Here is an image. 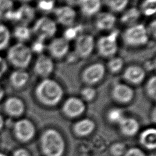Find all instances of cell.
Masks as SVG:
<instances>
[{"label": "cell", "mask_w": 156, "mask_h": 156, "mask_svg": "<svg viewBox=\"0 0 156 156\" xmlns=\"http://www.w3.org/2000/svg\"><path fill=\"white\" fill-rule=\"evenodd\" d=\"M129 0H102L103 2L111 11L120 12L127 7Z\"/></svg>", "instance_id": "obj_27"}, {"label": "cell", "mask_w": 156, "mask_h": 156, "mask_svg": "<svg viewBox=\"0 0 156 156\" xmlns=\"http://www.w3.org/2000/svg\"><path fill=\"white\" fill-rule=\"evenodd\" d=\"M17 1H20V2H21L24 3V4H27V2H29L31 1L32 0H17Z\"/></svg>", "instance_id": "obj_46"}, {"label": "cell", "mask_w": 156, "mask_h": 156, "mask_svg": "<svg viewBox=\"0 0 156 156\" xmlns=\"http://www.w3.org/2000/svg\"><path fill=\"white\" fill-rule=\"evenodd\" d=\"M83 30V26L81 24L76 26H69L64 32L63 38H64L68 41L76 40V38L80 35L81 32Z\"/></svg>", "instance_id": "obj_29"}, {"label": "cell", "mask_w": 156, "mask_h": 156, "mask_svg": "<svg viewBox=\"0 0 156 156\" xmlns=\"http://www.w3.org/2000/svg\"><path fill=\"white\" fill-rule=\"evenodd\" d=\"M31 30L37 38L45 41L55 35L57 30V23L51 18L42 16L35 22Z\"/></svg>", "instance_id": "obj_6"}, {"label": "cell", "mask_w": 156, "mask_h": 156, "mask_svg": "<svg viewBox=\"0 0 156 156\" xmlns=\"http://www.w3.org/2000/svg\"><path fill=\"white\" fill-rule=\"evenodd\" d=\"M112 94L116 101L121 103H127L132 99L134 91L126 83H117L112 88Z\"/></svg>", "instance_id": "obj_15"}, {"label": "cell", "mask_w": 156, "mask_h": 156, "mask_svg": "<svg viewBox=\"0 0 156 156\" xmlns=\"http://www.w3.org/2000/svg\"><path fill=\"white\" fill-rule=\"evenodd\" d=\"M116 23L115 15L111 12H100L97 14L95 20V26L99 30L105 31L112 30Z\"/></svg>", "instance_id": "obj_17"}, {"label": "cell", "mask_w": 156, "mask_h": 156, "mask_svg": "<svg viewBox=\"0 0 156 156\" xmlns=\"http://www.w3.org/2000/svg\"><path fill=\"white\" fill-rule=\"evenodd\" d=\"M8 62L16 69L26 68L32 58L30 48L24 43H17L12 46L7 54Z\"/></svg>", "instance_id": "obj_2"}, {"label": "cell", "mask_w": 156, "mask_h": 156, "mask_svg": "<svg viewBox=\"0 0 156 156\" xmlns=\"http://www.w3.org/2000/svg\"><path fill=\"white\" fill-rule=\"evenodd\" d=\"M69 41L62 37L53 38L48 46V50L51 57L60 59L68 54Z\"/></svg>", "instance_id": "obj_12"}, {"label": "cell", "mask_w": 156, "mask_h": 156, "mask_svg": "<svg viewBox=\"0 0 156 156\" xmlns=\"http://www.w3.org/2000/svg\"><path fill=\"white\" fill-rule=\"evenodd\" d=\"M108 117L111 122L118 123H119L121 120L124 118L122 110L119 108L112 109L108 112Z\"/></svg>", "instance_id": "obj_35"}, {"label": "cell", "mask_w": 156, "mask_h": 156, "mask_svg": "<svg viewBox=\"0 0 156 156\" xmlns=\"http://www.w3.org/2000/svg\"><path fill=\"white\" fill-rule=\"evenodd\" d=\"M55 0H38L37 2V9L43 13H48L54 9Z\"/></svg>", "instance_id": "obj_33"}, {"label": "cell", "mask_w": 156, "mask_h": 156, "mask_svg": "<svg viewBox=\"0 0 156 156\" xmlns=\"http://www.w3.org/2000/svg\"><path fill=\"white\" fill-rule=\"evenodd\" d=\"M53 12L58 23L68 27L73 25L77 16L75 10L68 5H63L54 8Z\"/></svg>", "instance_id": "obj_13"}, {"label": "cell", "mask_w": 156, "mask_h": 156, "mask_svg": "<svg viewBox=\"0 0 156 156\" xmlns=\"http://www.w3.org/2000/svg\"><path fill=\"white\" fill-rule=\"evenodd\" d=\"M4 110L5 113L11 117H18L24 111V104L23 101L17 97H10L4 103Z\"/></svg>", "instance_id": "obj_16"}, {"label": "cell", "mask_w": 156, "mask_h": 156, "mask_svg": "<svg viewBox=\"0 0 156 156\" xmlns=\"http://www.w3.org/2000/svg\"><path fill=\"white\" fill-rule=\"evenodd\" d=\"M102 4V0H80L79 7L84 16L90 17L99 13Z\"/></svg>", "instance_id": "obj_19"}, {"label": "cell", "mask_w": 156, "mask_h": 156, "mask_svg": "<svg viewBox=\"0 0 156 156\" xmlns=\"http://www.w3.org/2000/svg\"><path fill=\"white\" fill-rule=\"evenodd\" d=\"M13 34L19 43H24L30 38L32 32L31 29H30L28 26L18 24L14 28Z\"/></svg>", "instance_id": "obj_24"}, {"label": "cell", "mask_w": 156, "mask_h": 156, "mask_svg": "<svg viewBox=\"0 0 156 156\" xmlns=\"http://www.w3.org/2000/svg\"><path fill=\"white\" fill-rule=\"evenodd\" d=\"M145 90L147 94L152 99H155L156 98V76L150 77L145 85Z\"/></svg>", "instance_id": "obj_32"}, {"label": "cell", "mask_w": 156, "mask_h": 156, "mask_svg": "<svg viewBox=\"0 0 156 156\" xmlns=\"http://www.w3.org/2000/svg\"><path fill=\"white\" fill-rule=\"evenodd\" d=\"M15 137L20 141L27 142L34 135L35 128L33 124L27 119L17 121L13 126Z\"/></svg>", "instance_id": "obj_10"}, {"label": "cell", "mask_w": 156, "mask_h": 156, "mask_svg": "<svg viewBox=\"0 0 156 156\" xmlns=\"http://www.w3.org/2000/svg\"><path fill=\"white\" fill-rule=\"evenodd\" d=\"M119 124L123 133L127 135H134L139 129L138 122L132 118H124Z\"/></svg>", "instance_id": "obj_22"}, {"label": "cell", "mask_w": 156, "mask_h": 156, "mask_svg": "<svg viewBox=\"0 0 156 156\" xmlns=\"http://www.w3.org/2000/svg\"><path fill=\"white\" fill-rule=\"evenodd\" d=\"M41 146L47 156H61L64 151V141L60 134L55 130L49 129L41 137Z\"/></svg>", "instance_id": "obj_3"}, {"label": "cell", "mask_w": 156, "mask_h": 156, "mask_svg": "<svg viewBox=\"0 0 156 156\" xmlns=\"http://www.w3.org/2000/svg\"><path fill=\"white\" fill-rule=\"evenodd\" d=\"M29 74L23 69H16L9 76L11 85L15 88H21L29 82Z\"/></svg>", "instance_id": "obj_20"}, {"label": "cell", "mask_w": 156, "mask_h": 156, "mask_svg": "<svg viewBox=\"0 0 156 156\" xmlns=\"http://www.w3.org/2000/svg\"><path fill=\"white\" fill-rule=\"evenodd\" d=\"M147 34L149 36V35H151L154 38L155 37V32H156V24H155V21L153 20L150 24L147 29Z\"/></svg>", "instance_id": "obj_40"}, {"label": "cell", "mask_w": 156, "mask_h": 156, "mask_svg": "<svg viewBox=\"0 0 156 156\" xmlns=\"http://www.w3.org/2000/svg\"><path fill=\"white\" fill-rule=\"evenodd\" d=\"M35 15L34 8L27 4H23L16 9H14L10 21L17 23L18 24L27 26L33 21Z\"/></svg>", "instance_id": "obj_9"}, {"label": "cell", "mask_w": 156, "mask_h": 156, "mask_svg": "<svg viewBox=\"0 0 156 156\" xmlns=\"http://www.w3.org/2000/svg\"><path fill=\"white\" fill-rule=\"evenodd\" d=\"M106 68L100 62L93 63L85 67L81 73V79L83 83L91 86L102 80L105 74Z\"/></svg>", "instance_id": "obj_7"}, {"label": "cell", "mask_w": 156, "mask_h": 156, "mask_svg": "<svg viewBox=\"0 0 156 156\" xmlns=\"http://www.w3.org/2000/svg\"><path fill=\"white\" fill-rule=\"evenodd\" d=\"M125 151V147L123 144L121 143H117L113 145L112 147V153L116 156L121 155L124 153Z\"/></svg>", "instance_id": "obj_37"}, {"label": "cell", "mask_w": 156, "mask_h": 156, "mask_svg": "<svg viewBox=\"0 0 156 156\" xmlns=\"http://www.w3.org/2000/svg\"><path fill=\"white\" fill-rule=\"evenodd\" d=\"M146 77V71L138 65L127 66L122 73V78L127 83L138 85L143 82Z\"/></svg>", "instance_id": "obj_14"}, {"label": "cell", "mask_w": 156, "mask_h": 156, "mask_svg": "<svg viewBox=\"0 0 156 156\" xmlns=\"http://www.w3.org/2000/svg\"><path fill=\"white\" fill-rule=\"evenodd\" d=\"M80 0H65V2L67 4V5L73 7L76 6H79Z\"/></svg>", "instance_id": "obj_42"}, {"label": "cell", "mask_w": 156, "mask_h": 156, "mask_svg": "<svg viewBox=\"0 0 156 156\" xmlns=\"http://www.w3.org/2000/svg\"><path fill=\"white\" fill-rule=\"evenodd\" d=\"M124 65V60L120 57L113 56L109 58L107 68L112 73H118L121 71Z\"/></svg>", "instance_id": "obj_31"}, {"label": "cell", "mask_w": 156, "mask_h": 156, "mask_svg": "<svg viewBox=\"0 0 156 156\" xmlns=\"http://www.w3.org/2000/svg\"><path fill=\"white\" fill-rule=\"evenodd\" d=\"M5 94V91L4 88H2V87L0 85V101L4 98Z\"/></svg>", "instance_id": "obj_45"}, {"label": "cell", "mask_w": 156, "mask_h": 156, "mask_svg": "<svg viewBox=\"0 0 156 156\" xmlns=\"http://www.w3.org/2000/svg\"><path fill=\"white\" fill-rule=\"evenodd\" d=\"M122 38L125 44L132 47H138L147 44L149 36L146 26L143 24L137 23L128 27L123 32Z\"/></svg>", "instance_id": "obj_4"}, {"label": "cell", "mask_w": 156, "mask_h": 156, "mask_svg": "<svg viewBox=\"0 0 156 156\" xmlns=\"http://www.w3.org/2000/svg\"><path fill=\"white\" fill-rule=\"evenodd\" d=\"M35 93L41 103L47 105H55L61 101L63 95V90L57 81L46 78L37 85Z\"/></svg>", "instance_id": "obj_1"}, {"label": "cell", "mask_w": 156, "mask_h": 156, "mask_svg": "<svg viewBox=\"0 0 156 156\" xmlns=\"http://www.w3.org/2000/svg\"><path fill=\"white\" fill-rule=\"evenodd\" d=\"M80 93L82 98L84 99L87 101H91L95 98L96 94V90L92 87L87 86L86 87H84Z\"/></svg>", "instance_id": "obj_36"}, {"label": "cell", "mask_w": 156, "mask_h": 156, "mask_svg": "<svg viewBox=\"0 0 156 156\" xmlns=\"http://www.w3.org/2000/svg\"><path fill=\"white\" fill-rule=\"evenodd\" d=\"M13 156H30L29 152L24 149H18L13 152Z\"/></svg>", "instance_id": "obj_41"}, {"label": "cell", "mask_w": 156, "mask_h": 156, "mask_svg": "<svg viewBox=\"0 0 156 156\" xmlns=\"http://www.w3.org/2000/svg\"><path fill=\"white\" fill-rule=\"evenodd\" d=\"M119 34L118 30H113L107 35L100 37L97 43L96 48L98 54L105 58H111L115 56L118 51L117 38Z\"/></svg>", "instance_id": "obj_5"}, {"label": "cell", "mask_w": 156, "mask_h": 156, "mask_svg": "<svg viewBox=\"0 0 156 156\" xmlns=\"http://www.w3.org/2000/svg\"><path fill=\"white\" fill-rule=\"evenodd\" d=\"M4 119L3 116L0 115V131L3 129L4 126Z\"/></svg>", "instance_id": "obj_44"}, {"label": "cell", "mask_w": 156, "mask_h": 156, "mask_svg": "<svg viewBox=\"0 0 156 156\" xmlns=\"http://www.w3.org/2000/svg\"><path fill=\"white\" fill-rule=\"evenodd\" d=\"M0 156H7V155L2 152H0Z\"/></svg>", "instance_id": "obj_47"}, {"label": "cell", "mask_w": 156, "mask_h": 156, "mask_svg": "<svg viewBox=\"0 0 156 156\" xmlns=\"http://www.w3.org/2000/svg\"><path fill=\"white\" fill-rule=\"evenodd\" d=\"M95 41L90 34H80L75 40L74 52L79 58L88 57L94 50Z\"/></svg>", "instance_id": "obj_8"}, {"label": "cell", "mask_w": 156, "mask_h": 156, "mask_svg": "<svg viewBox=\"0 0 156 156\" xmlns=\"http://www.w3.org/2000/svg\"><path fill=\"white\" fill-rule=\"evenodd\" d=\"M30 48L32 53L34 52L38 55L42 54L46 48L44 40L40 38H37V40L32 43L31 48Z\"/></svg>", "instance_id": "obj_34"}, {"label": "cell", "mask_w": 156, "mask_h": 156, "mask_svg": "<svg viewBox=\"0 0 156 156\" xmlns=\"http://www.w3.org/2000/svg\"><path fill=\"white\" fill-rule=\"evenodd\" d=\"M94 127V124L93 121L89 119H84L75 124L74 130L78 135L84 136L91 133Z\"/></svg>", "instance_id": "obj_25"}, {"label": "cell", "mask_w": 156, "mask_h": 156, "mask_svg": "<svg viewBox=\"0 0 156 156\" xmlns=\"http://www.w3.org/2000/svg\"><path fill=\"white\" fill-rule=\"evenodd\" d=\"M54 68V65L52 58L43 54L38 56L34 66L35 73L43 79L48 78Z\"/></svg>", "instance_id": "obj_11"}, {"label": "cell", "mask_w": 156, "mask_h": 156, "mask_svg": "<svg viewBox=\"0 0 156 156\" xmlns=\"http://www.w3.org/2000/svg\"><path fill=\"white\" fill-rule=\"evenodd\" d=\"M8 69L7 62L1 56H0V74L2 76Z\"/></svg>", "instance_id": "obj_39"}, {"label": "cell", "mask_w": 156, "mask_h": 156, "mask_svg": "<svg viewBox=\"0 0 156 156\" xmlns=\"http://www.w3.org/2000/svg\"><path fill=\"white\" fill-rule=\"evenodd\" d=\"M155 68V61L154 60L153 62L152 61H148L147 62H146L145 63V67L143 68L145 69L146 70H152L153 69H154Z\"/></svg>", "instance_id": "obj_43"}, {"label": "cell", "mask_w": 156, "mask_h": 156, "mask_svg": "<svg viewBox=\"0 0 156 156\" xmlns=\"http://www.w3.org/2000/svg\"><path fill=\"white\" fill-rule=\"evenodd\" d=\"M12 0H0V21L9 20L14 10Z\"/></svg>", "instance_id": "obj_26"}, {"label": "cell", "mask_w": 156, "mask_h": 156, "mask_svg": "<svg viewBox=\"0 0 156 156\" xmlns=\"http://www.w3.org/2000/svg\"><path fill=\"white\" fill-rule=\"evenodd\" d=\"M141 143L148 149H154L156 146V130L154 128L143 131L140 136Z\"/></svg>", "instance_id": "obj_23"}, {"label": "cell", "mask_w": 156, "mask_h": 156, "mask_svg": "<svg viewBox=\"0 0 156 156\" xmlns=\"http://www.w3.org/2000/svg\"><path fill=\"white\" fill-rule=\"evenodd\" d=\"M139 10L141 14L146 16L155 15L156 12V0H144L141 2Z\"/></svg>", "instance_id": "obj_28"}, {"label": "cell", "mask_w": 156, "mask_h": 156, "mask_svg": "<svg viewBox=\"0 0 156 156\" xmlns=\"http://www.w3.org/2000/svg\"><path fill=\"white\" fill-rule=\"evenodd\" d=\"M125 156H145V155L140 149L133 147L128 150L126 152Z\"/></svg>", "instance_id": "obj_38"}, {"label": "cell", "mask_w": 156, "mask_h": 156, "mask_svg": "<svg viewBox=\"0 0 156 156\" xmlns=\"http://www.w3.org/2000/svg\"><path fill=\"white\" fill-rule=\"evenodd\" d=\"M85 104L77 98L71 97L64 103L63 110L65 114L70 117H75L81 115L85 110Z\"/></svg>", "instance_id": "obj_18"}, {"label": "cell", "mask_w": 156, "mask_h": 156, "mask_svg": "<svg viewBox=\"0 0 156 156\" xmlns=\"http://www.w3.org/2000/svg\"><path fill=\"white\" fill-rule=\"evenodd\" d=\"M10 40V32L9 28L0 21V51L5 49Z\"/></svg>", "instance_id": "obj_30"}, {"label": "cell", "mask_w": 156, "mask_h": 156, "mask_svg": "<svg viewBox=\"0 0 156 156\" xmlns=\"http://www.w3.org/2000/svg\"><path fill=\"white\" fill-rule=\"evenodd\" d=\"M1 77H2V76H1V74H0V78H1Z\"/></svg>", "instance_id": "obj_48"}, {"label": "cell", "mask_w": 156, "mask_h": 156, "mask_svg": "<svg viewBox=\"0 0 156 156\" xmlns=\"http://www.w3.org/2000/svg\"><path fill=\"white\" fill-rule=\"evenodd\" d=\"M141 15V13L138 8L130 7L124 12L120 18V21L123 24L130 27L137 24Z\"/></svg>", "instance_id": "obj_21"}]
</instances>
